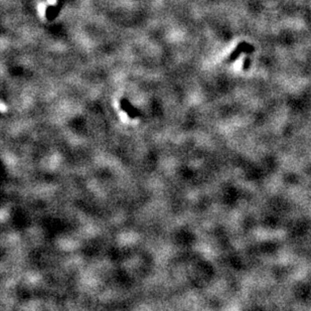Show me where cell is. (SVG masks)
Returning a JSON list of instances; mask_svg holds the SVG:
<instances>
[{
	"instance_id": "cell-1",
	"label": "cell",
	"mask_w": 311,
	"mask_h": 311,
	"mask_svg": "<svg viewBox=\"0 0 311 311\" xmlns=\"http://www.w3.org/2000/svg\"><path fill=\"white\" fill-rule=\"evenodd\" d=\"M62 8L61 4H56V5H51L47 7L46 9V17L49 21H53L60 13V10Z\"/></svg>"
},
{
	"instance_id": "cell-2",
	"label": "cell",
	"mask_w": 311,
	"mask_h": 311,
	"mask_svg": "<svg viewBox=\"0 0 311 311\" xmlns=\"http://www.w3.org/2000/svg\"><path fill=\"white\" fill-rule=\"evenodd\" d=\"M248 47H249V46H248V44H247L246 42H241V43H239L238 47L235 49V51H233V53L231 54L229 61H230V62H234L244 51H248V50H247Z\"/></svg>"
}]
</instances>
